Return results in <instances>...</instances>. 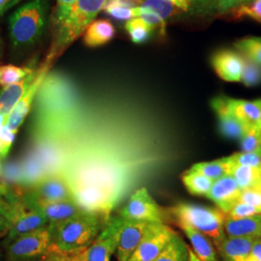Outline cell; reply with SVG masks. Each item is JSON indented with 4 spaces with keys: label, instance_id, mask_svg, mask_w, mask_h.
Instances as JSON below:
<instances>
[{
    "label": "cell",
    "instance_id": "cell-30",
    "mask_svg": "<svg viewBox=\"0 0 261 261\" xmlns=\"http://www.w3.org/2000/svg\"><path fill=\"white\" fill-rule=\"evenodd\" d=\"M125 29L129 37L135 44H143L151 37L152 31L155 29L140 18H134L126 22Z\"/></svg>",
    "mask_w": 261,
    "mask_h": 261
},
{
    "label": "cell",
    "instance_id": "cell-49",
    "mask_svg": "<svg viewBox=\"0 0 261 261\" xmlns=\"http://www.w3.org/2000/svg\"><path fill=\"white\" fill-rule=\"evenodd\" d=\"M259 172H260V175H261V167L259 168Z\"/></svg>",
    "mask_w": 261,
    "mask_h": 261
},
{
    "label": "cell",
    "instance_id": "cell-25",
    "mask_svg": "<svg viewBox=\"0 0 261 261\" xmlns=\"http://www.w3.org/2000/svg\"><path fill=\"white\" fill-rule=\"evenodd\" d=\"M182 182L190 194L199 196H206L213 184L211 179L192 168L183 173Z\"/></svg>",
    "mask_w": 261,
    "mask_h": 261
},
{
    "label": "cell",
    "instance_id": "cell-11",
    "mask_svg": "<svg viewBox=\"0 0 261 261\" xmlns=\"http://www.w3.org/2000/svg\"><path fill=\"white\" fill-rule=\"evenodd\" d=\"M154 224L156 223L123 220L116 249L117 260H129Z\"/></svg>",
    "mask_w": 261,
    "mask_h": 261
},
{
    "label": "cell",
    "instance_id": "cell-35",
    "mask_svg": "<svg viewBox=\"0 0 261 261\" xmlns=\"http://www.w3.org/2000/svg\"><path fill=\"white\" fill-rule=\"evenodd\" d=\"M240 140L242 152H260L261 124L251 126Z\"/></svg>",
    "mask_w": 261,
    "mask_h": 261
},
{
    "label": "cell",
    "instance_id": "cell-37",
    "mask_svg": "<svg viewBox=\"0 0 261 261\" xmlns=\"http://www.w3.org/2000/svg\"><path fill=\"white\" fill-rule=\"evenodd\" d=\"M230 160L235 165L249 166L252 168H259L261 167V151L260 152H238L229 156Z\"/></svg>",
    "mask_w": 261,
    "mask_h": 261
},
{
    "label": "cell",
    "instance_id": "cell-38",
    "mask_svg": "<svg viewBox=\"0 0 261 261\" xmlns=\"http://www.w3.org/2000/svg\"><path fill=\"white\" fill-rule=\"evenodd\" d=\"M239 200L254 207L261 214V183L243 190Z\"/></svg>",
    "mask_w": 261,
    "mask_h": 261
},
{
    "label": "cell",
    "instance_id": "cell-18",
    "mask_svg": "<svg viewBox=\"0 0 261 261\" xmlns=\"http://www.w3.org/2000/svg\"><path fill=\"white\" fill-rule=\"evenodd\" d=\"M38 71H34L32 74L28 75L21 82L15 84H11L9 86L3 87L0 91V115L4 116L6 119L19 103L23 95L27 93L30 85L33 84L37 76Z\"/></svg>",
    "mask_w": 261,
    "mask_h": 261
},
{
    "label": "cell",
    "instance_id": "cell-9",
    "mask_svg": "<svg viewBox=\"0 0 261 261\" xmlns=\"http://www.w3.org/2000/svg\"><path fill=\"white\" fill-rule=\"evenodd\" d=\"M14 204L15 216L6 233L4 240L5 246L22 235L34 232L48 225L47 218L37 210L25 207L21 201L14 200Z\"/></svg>",
    "mask_w": 261,
    "mask_h": 261
},
{
    "label": "cell",
    "instance_id": "cell-42",
    "mask_svg": "<svg viewBox=\"0 0 261 261\" xmlns=\"http://www.w3.org/2000/svg\"><path fill=\"white\" fill-rule=\"evenodd\" d=\"M15 137L16 134L12 133L6 126H4L0 136V158H5L8 155Z\"/></svg>",
    "mask_w": 261,
    "mask_h": 261
},
{
    "label": "cell",
    "instance_id": "cell-26",
    "mask_svg": "<svg viewBox=\"0 0 261 261\" xmlns=\"http://www.w3.org/2000/svg\"><path fill=\"white\" fill-rule=\"evenodd\" d=\"M138 5L126 0H108L103 11L112 19L118 21H128L136 17V7Z\"/></svg>",
    "mask_w": 261,
    "mask_h": 261
},
{
    "label": "cell",
    "instance_id": "cell-6",
    "mask_svg": "<svg viewBox=\"0 0 261 261\" xmlns=\"http://www.w3.org/2000/svg\"><path fill=\"white\" fill-rule=\"evenodd\" d=\"M122 224L120 216L111 218L93 242L82 251L84 261H111L117 249Z\"/></svg>",
    "mask_w": 261,
    "mask_h": 261
},
{
    "label": "cell",
    "instance_id": "cell-8",
    "mask_svg": "<svg viewBox=\"0 0 261 261\" xmlns=\"http://www.w3.org/2000/svg\"><path fill=\"white\" fill-rule=\"evenodd\" d=\"M175 232L164 223H156L150 228L130 256V261H154L163 252Z\"/></svg>",
    "mask_w": 261,
    "mask_h": 261
},
{
    "label": "cell",
    "instance_id": "cell-28",
    "mask_svg": "<svg viewBox=\"0 0 261 261\" xmlns=\"http://www.w3.org/2000/svg\"><path fill=\"white\" fill-rule=\"evenodd\" d=\"M238 187L243 190L252 188L261 183L259 168H252L249 166L235 165L230 173Z\"/></svg>",
    "mask_w": 261,
    "mask_h": 261
},
{
    "label": "cell",
    "instance_id": "cell-50",
    "mask_svg": "<svg viewBox=\"0 0 261 261\" xmlns=\"http://www.w3.org/2000/svg\"><path fill=\"white\" fill-rule=\"evenodd\" d=\"M126 1H133V0H126Z\"/></svg>",
    "mask_w": 261,
    "mask_h": 261
},
{
    "label": "cell",
    "instance_id": "cell-16",
    "mask_svg": "<svg viewBox=\"0 0 261 261\" xmlns=\"http://www.w3.org/2000/svg\"><path fill=\"white\" fill-rule=\"evenodd\" d=\"M241 192L232 175L229 174L214 181L205 196L215 202L222 212L227 215L232 206L239 200Z\"/></svg>",
    "mask_w": 261,
    "mask_h": 261
},
{
    "label": "cell",
    "instance_id": "cell-19",
    "mask_svg": "<svg viewBox=\"0 0 261 261\" xmlns=\"http://www.w3.org/2000/svg\"><path fill=\"white\" fill-rule=\"evenodd\" d=\"M229 112L248 126L261 124V99L254 101L233 99L224 96Z\"/></svg>",
    "mask_w": 261,
    "mask_h": 261
},
{
    "label": "cell",
    "instance_id": "cell-47",
    "mask_svg": "<svg viewBox=\"0 0 261 261\" xmlns=\"http://www.w3.org/2000/svg\"><path fill=\"white\" fill-rule=\"evenodd\" d=\"M6 193H7L6 188H5L4 185L0 182V198H2V196H5V195H6Z\"/></svg>",
    "mask_w": 261,
    "mask_h": 261
},
{
    "label": "cell",
    "instance_id": "cell-41",
    "mask_svg": "<svg viewBox=\"0 0 261 261\" xmlns=\"http://www.w3.org/2000/svg\"><path fill=\"white\" fill-rule=\"evenodd\" d=\"M40 261H84L82 252L75 253H63L51 249L41 258Z\"/></svg>",
    "mask_w": 261,
    "mask_h": 261
},
{
    "label": "cell",
    "instance_id": "cell-40",
    "mask_svg": "<svg viewBox=\"0 0 261 261\" xmlns=\"http://www.w3.org/2000/svg\"><path fill=\"white\" fill-rule=\"evenodd\" d=\"M75 2L76 0H56V10L54 13L55 28L58 27L65 19Z\"/></svg>",
    "mask_w": 261,
    "mask_h": 261
},
{
    "label": "cell",
    "instance_id": "cell-15",
    "mask_svg": "<svg viewBox=\"0 0 261 261\" xmlns=\"http://www.w3.org/2000/svg\"><path fill=\"white\" fill-rule=\"evenodd\" d=\"M219 123V130L224 138L229 140H241L251 126L238 119L226 107L224 96L215 97L211 101Z\"/></svg>",
    "mask_w": 261,
    "mask_h": 261
},
{
    "label": "cell",
    "instance_id": "cell-1",
    "mask_svg": "<svg viewBox=\"0 0 261 261\" xmlns=\"http://www.w3.org/2000/svg\"><path fill=\"white\" fill-rule=\"evenodd\" d=\"M48 0H31L16 10L8 20L10 46L22 53L35 46L47 24Z\"/></svg>",
    "mask_w": 261,
    "mask_h": 261
},
{
    "label": "cell",
    "instance_id": "cell-20",
    "mask_svg": "<svg viewBox=\"0 0 261 261\" xmlns=\"http://www.w3.org/2000/svg\"><path fill=\"white\" fill-rule=\"evenodd\" d=\"M224 231L226 236L261 238V214L243 219L225 217Z\"/></svg>",
    "mask_w": 261,
    "mask_h": 261
},
{
    "label": "cell",
    "instance_id": "cell-10",
    "mask_svg": "<svg viewBox=\"0 0 261 261\" xmlns=\"http://www.w3.org/2000/svg\"><path fill=\"white\" fill-rule=\"evenodd\" d=\"M23 196L40 201L55 202L72 200L73 193L66 178L62 175L55 174L38 180L31 190Z\"/></svg>",
    "mask_w": 261,
    "mask_h": 261
},
{
    "label": "cell",
    "instance_id": "cell-23",
    "mask_svg": "<svg viewBox=\"0 0 261 261\" xmlns=\"http://www.w3.org/2000/svg\"><path fill=\"white\" fill-rule=\"evenodd\" d=\"M252 0H195L190 9L201 15H225Z\"/></svg>",
    "mask_w": 261,
    "mask_h": 261
},
{
    "label": "cell",
    "instance_id": "cell-22",
    "mask_svg": "<svg viewBox=\"0 0 261 261\" xmlns=\"http://www.w3.org/2000/svg\"><path fill=\"white\" fill-rule=\"evenodd\" d=\"M178 226L186 235L192 244L194 253L201 261H218L217 253L211 241L204 234L197 231L192 226L183 223H177Z\"/></svg>",
    "mask_w": 261,
    "mask_h": 261
},
{
    "label": "cell",
    "instance_id": "cell-24",
    "mask_svg": "<svg viewBox=\"0 0 261 261\" xmlns=\"http://www.w3.org/2000/svg\"><path fill=\"white\" fill-rule=\"evenodd\" d=\"M235 164L230 160L229 156L224 158L218 159L211 162H201L197 163L192 167V169L203 174L213 182L224 177L225 175H229L232 171Z\"/></svg>",
    "mask_w": 261,
    "mask_h": 261
},
{
    "label": "cell",
    "instance_id": "cell-13",
    "mask_svg": "<svg viewBox=\"0 0 261 261\" xmlns=\"http://www.w3.org/2000/svg\"><path fill=\"white\" fill-rule=\"evenodd\" d=\"M48 68H49V64L45 63L38 70L37 76H36L35 81L33 82V84L30 85L27 93L23 95V97L20 99L19 103H17L16 107L13 109V111L10 112V114L6 119L5 126L12 133L17 135L19 127L21 126L25 117L28 116V112L30 111L32 103L35 100V97L37 96L39 88L47 76Z\"/></svg>",
    "mask_w": 261,
    "mask_h": 261
},
{
    "label": "cell",
    "instance_id": "cell-32",
    "mask_svg": "<svg viewBox=\"0 0 261 261\" xmlns=\"http://www.w3.org/2000/svg\"><path fill=\"white\" fill-rule=\"evenodd\" d=\"M232 19L249 18L261 23V0H252L226 13Z\"/></svg>",
    "mask_w": 261,
    "mask_h": 261
},
{
    "label": "cell",
    "instance_id": "cell-44",
    "mask_svg": "<svg viewBox=\"0 0 261 261\" xmlns=\"http://www.w3.org/2000/svg\"><path fill=\"white\" fill-rule=\"evenodd\" d=\"M251 255L254 256L257 260L261 261V238L254 243Z\"/></svg>",
    "mask_w": 261,
    "mask_h": 261
},
{
    "label": "cell",
    "instance_id": "cell-46",
    "mask_svg": "<svg viewBox=\"0 0 261 261\" xmlns=\"http://www.w3.org/2000/svg\"><path fill=\"white\" fill-rule=\"evenodd\" d=\"M189 261H201L199 258H197L196 254L190 250V253H189Z\"/></svg>",
    "mask_w": 261,
    "mask_h": 261
},
{
    "label": "cell",
    "instance_id": "cell-48",
    "mask_svg": "<svg viewBox=\"0 0 261 261\" xmlns=\"http://www.w3.org/2000/svg\"><path fill=\"white\" fill-rule=\"evenodd\" d=\"M0 54H1V40H0Z\"/></svg>",
    "mask_w": 261,
    "mask_h": 261
},
{
    "label": "cell",
    "instance_id": "cell-31",
    "mask_svg": "<svg viewBox=\"0 0 261 261\" xmlns=\"http://www.w3.org/2000/svg\"><path fill=\"white\" fill-rule=\"evenodd\" d=\"M234 47L244 56L261 65V38L246 37L234 43Z\"/></svg>",
    "mask_w": 261,
    "mask_h": 261
},
{
    "label": "cell",
    "instance_id": "cell-27",
    "mask_svg": "<svg viewBox=\"0 0 261 261\" xmlns=\"http://www.w3.org/2000/svg\"><path fill=\"white\" fill-rule=\"evenodd\" d=\"M190 249L182 238L175 234L166 249L154 261H189Z\"/></svg>",
    "mask_w": 261,
    "mask_h": 261
},
{
    "label": "cell",
    "instance_id": "cell-3",
    "mask_svg": "<svg viewBox=\"0 0 261 261\" xmlns=\"http://www.w3.org/2000/svg\"><path fill=\"white\" fill-rule=\"evenodd\" d=\"M108 0H76L65 19L55 28V36L46 63L64 51L76 38L84 32L97 15L103 9Z\"/></svg>",
    "mask_w": 261,
    "mask_h": 261
},
{
    "label": "cell",
    "instance_id": "cell-43",
    "mask_svg": "<svg viewBox=\"0 0 261 261\" xmlns=\"http://www.w3.org/2000/svg\"><path fill=\"white\" fill-rule=\"evenodd\" d=\"M22 0H0V17L6 14L11 8L19 4Z\"/></svg>",
    "mask_w": 261,
    "mask_h": 261
},
{
    "label": "cell",
    "instance_id": "cell-29",
    "mask_svg": "<svg viewBox=\"0 0 261 261\" xmlns=\"http://www.w3.org/2000/svg\"><path fill=\"white\" fill-rule=\"evenodd\" d=\"M35 70L30 67L6 64L0 65V86L6 87L17 84L32 74Z\"/></svg>",
    "mask_w": 261,
    "mask_h": 261
},
{
    "label": "cell",
    "instance_id": "cell-39",
    "mask_svg": "<svg viewBox=\"0 0 261 261\" xmlns=\"http://www.w3.org/2000/svg\"><path fill=\"white\" fill-rule=\"evenodd\" d=\"M256 214H260V213L254 207L238 200L232 206V208L230 209V211L227 213L226 216L229 218H232V219H243V218L252 217Z\"/></svg>",
    "mask_w": 261,
    "mask_h": 261
},
{
    "label": "cell",
    "instance_id": "cell-36",
    "mask_svg": "<svg viewBox=\"0 0 261 261\" xmlns=\"http://www.w3.org/2000/svg\"><path fill=\"white\" fill-rule=\"evenodd\" d=\"M15 216L14 200L6 201L0 198V235L7 233Z\"/></svg>",
    "mask_w": 261,
    "mask_h": 261
},
{
    "label": "cell",
    "instance_id": "cell-33",
    "mask_svg": "<svg viewBox=\"0 0 261 261\" xmlns=\"http://www.w3.org/2000/svg\"><path fill=\"white\" fill-rule=\"evenodd\" d=\"M242 55V54H241ZM243 56L244 66H243L241 83L246 86L252 87L261 84V65L254 62L251 58Z\"/></svg>",
    "mask_w": 261,
    "mask_h": 261
},
{
    "label": "cell",
    "instance_id": "cell-7",
    "mask_svg": "<svg viewBox=\"0 0 261 261\" xmlns=\"http://www.w3.org/2000/svg\"><path fill=\"white\" fill-rule=\"evenodd\" d=\"M119 216L123 220L164 223L162 208L150 196L145 187L140 188L130 196L126 205L122 208Z\"/></svg>",
    "mask_w": 261,
    "mask_h": 261
},
{
    "label": "cell",
    "instance_id": "cell-14",
    "mask_svg": "<svg viewBox=\"0 0 261 261\" xmlns=\"http://www.w3.org/2000/svg\"><path fill=\"white\" fill-rule=\"evenodd\" d=\"M211 65L215 73L224 82H241L244 60L239 51L229 48L217 50L211 57Z\"/></svg>",
    "mask_w": 261,
    "mask_h": 261
},
{
    "label": "cell",
    "instance_id": "cell-4",
    "mask_svg": "<svg viewBox=\"0 0 261 261\" xmlns=\"http://www.w3.org/2000/svg\"><path fill=\"white\" fill-rule=\"evenodd\" d=\"M176 223H183L204 234L217 247L226 237L224 221L226 215L219 208L179 203L170 209Z\"/></svg>",
    "mask_w": 261,
    "mask_h": 261
},
{
    "label": "cell",
    "instance_id": "cell-12",
    "mask_svg": "<svg viewBox=\"0 0 261 261\" xmlns=\"http://www.w3.org/2000/svg\"><path fill=\"white\" fill-rule=\"evenodd\" d=\"M21 202L25 207L37 210L40 213L44 215L47 218L49 224H58L71 218H74L75 216L85 213L73 199L64 201L46 202L23 196Z\"/></svg>",
    "mask_w": 261,
    "mask_h": 261
},
{
    "label": "cell",
    "instance_id": "cell-45",
    "mask_svg": "<svg viewBox=\"0 0 261 261\" xmlns=\"http://www.w3.org/2000/svg\"><path fill=\"white\" fill-rule=\"evenodd\" d=\"M5 123H6V118L4 116L0 115V136H1L2 130H3L4 126H5Z\"/></svg>",
    "mask_w": 261,
    "mask_h": 261
},
{
    "label": "cell",
    "instance_id": "cell-51",
    "mask_svg": "<svg viewBox=\"0 0 261 261\" xmlns=\"http://www.w3.org/2000/svg\"><path fill=\"white\" fill-rule=\"evenodd\" d=\"M128 261H130V259H129V260H128Z\"/></svg>",
    "mask_w": 261,
    "mask_h": 261
},
{
    "label": "cell",
    "instance_id": "cell-34",
    "mask_svg": "<svg viewBox=\"0 0 261 261\" xmlns=\"http://www.w3.org/2000/svg\"><path fill=\"white\" fill-rule=\"evenodd\" d=\"M139 6L155 12L164 20L171 17L179 9L171 0H143Z\"/></svg>",
    "mask_w": 261,
    "mask_h": 261
},
{
    "label": "cell",
    "instance_id": "cell-5",
    "mask_svg": "<svg viewBox=\"0 0 261 261\" xmlns=\"http://www.w3.org/2000/svg\"><path fill=\"white\" fill-rule=\"evenodd\" d=\"M51 226L47 225L31 233L22 235L6 246L9 261H30L42 258L51 247Z\"/></svg>",
    "mask_w": 261,
    "mask_h": 261
},
{
    "label": "cell",
    "instance_id": "cell-21",
    "mask_svg": "<svg viewBox=\"0 0 261 261\" xmlns=\"http://www.w3.org/2000/svg\"><path fill=\"white\" fill-rule=\"evenodd\" d=\"M115 36V28L108 19H94L84 30V44L89 47L103 46Z\"/></svg>",
    "mask_w": 261,
    "mask_h": 261
},
{
    "label": "cell",
    "instance_id": "cell-2",
    "mask_svg": "<svg viewBox=\"0 0 261 261\" xmlns=\"http://www.w3.org/2000/svg\"><path fill=\"white\" fill-rule=\"evenodd\" d=\"M103 223L100 216L85 212L64 222L49 224L53 230L50 249L63 253L82 252L101 232Z\"/></svg>",
    "mask_w": 261,
    "mask_h": 261
},
{
    "label": "cell",
    "instance_id": "cell-17",
    "mask_svg": "<svg viewBox=\"0 0 261 261\" xmlns=\"http://www.w3.org/2000/svg\"><path fill=\"white\" fill-rule=\"evenodd\" d=\"M258 239L260 238L226 236L217 246V249L224 261H246Z\"/></svg>",
    "mask_w": 261,
    "mask_h": 261
}]
</instances>
